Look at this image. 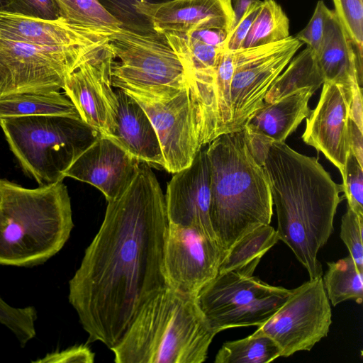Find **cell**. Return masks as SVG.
<instances>
[{
	"mask_svg": "<svg viewBox=\"0 0 363 363\" xmlns=\"http://www.w3.org/2000/svg\"><path fill=\"white\" fill-rule=\"evenodd\" d=\"M208 145L210 219L225 253L245 234L270 223L273 201L265 172L252 154L244 130L222 134Z\"/></svg>",
	"mask_w": 363,
	"mask_h": 363,
	"instance_id": "3",
	"label": "cell"
},
{
	"mask_svg": "<svg viewBox=\"0 0 363 363\" xmlns=\"http://www.w3.org/2000/svg\"><path fill=\"white\" fill-rule=\"evenodd\" d=\"M165 198L145 162L108 201L102 224L69 281V301L89 342L109 349L124 336L143 304L167 286Z\"/></svg>",
	"mask_w": 363,
	"mask_h": 363,
	"instance_id": "1",
	"label": "cell"
},
{
	"mask_svg": "<svg viewBox=\"0 0 363 363\" xmlns=\"http://www.w3.org/2000/svg\"><path fill=\"white\" fill-rule=\"evenodd\" d=\"M73 227L63 180L28 189L0 179V265L47 261L63 247Z\"/></svg>",
	"mask_w": 363,
	"mask_h": 363,
	"instance_id": "5",
	"label": "cell"
},
{
	"mask_svg": "<svg viewBox=\"0 0 363 363\" xmlns=\"http://www.w3.org/2000/svg\"><path fill=\"white\" fill-rule=\"evenodd\" d=\"M101 6L128 30L146 33L154 30L148 20L139 13L136 6L140 2L158 4L169 0H97Z\"/></svg>",
	"mask_w": 363,
	"mask_h": 363,
	"instance_id": "31",
	"label": "cell"
},
{
	"mask_svg": "<svg viewBox=\"0 0 363 363\" xmlns=\"http://www.w3.org/2000/svg\"><path fill=\"white\" fill-rule=\"evenodd\" d=\"M262 5V1L252 4L238 23L228 33L225 43V50H236L242 48L247 34L255 19Z\"/></svg>",
	"mask_w": 363,
	"mask_h": 363,
	"instance_id": "38",
	"label": "cell"
},
{
	"mask_svg": "<svg viewBox=\"0 0 363 363\" xmlns=\"http://www.w3.org/2000/svg\"><path fill=\"white\" fill-rule=\"evenodd\" d=\"M281 357V350L269 337L253 333L228 341L217 352L215 363H269Z\"/></svg>",
	"mask_w": 363,
	"mask_h": 363,
	"instance_id": "28",
	"label": "cell"
},
{
	"mask_svg": "<svg viewBox=\"0 0 363 363\" xmlns=\"http://www.w3.org/2000/svg\"><path fill=\"white\" fill-rule=\"evenodd\" d=\"M315 108L306 118L305 143L322 152L343 174L350 152L352 86L324 82Z\"/></svg>",
	"mask_w": 363,
	"mask_h": 363,
	"instance_id": "15",
	"label": "cell"
},
{
	"mask_svg": "<svg viewBox=\"0 0 363 363\" xmlns=\"http://www.w3.org/2000/svg\"><path fill=\"white\" fill-rule=\"evenodd\" d=\"M206 149L201 147L188 167L174 173L164 195L166 211L169 223L196 228L216 240L210 219V172Z\"/></svg>",
	"mask_w": 363,
	"mask_h": 363,
	"instance_id": "17",
	"label": "cell"
},
{
	"mask_svg": "<svg viewBox=\"0 0 363 363\" xmlns=\"http://www.w3.org/2000/svg\"><path fill=\"white\" fill-rule=\"evenodd\" d=\"M331 307L322 277L310 279L291 289L285 303L254 335L272 338L287 357L299 351H310L326 337L332 323Z\"/></svg>",
	"mask_w": 363,
	"mask_h": 363,
	"instance_id": "10",
	"label": "cell"
},
{
	"mask_svg": "<svg viewBox=\"0 0 363 363\" xmlns=\"http://www.w3.org/2000/svg\"><path fill=\"white\" fill-rule=\"evenodd\" d=\"M259 0H233V20L231 29L238 23L247 9Z\"/></svg>",
	"mask_w": 363,
	"mask_h": 363,
	"instance_id": "40",
	"label": "cell"
},
{
	"mask_svg": "<svg viewBox=\"0 0 363 363\" xmlns=\"http://www.w3.org/2000/svg\"><path fill=\"white\" fill-rule=\"evenodd\" d=\"M317 89L309 86L262 106L246 123L245 131L269 142H284L311 113L308 101Z\"/></svg>",
	"mask_w": 363,
	"mask_h": 363,
	"instance_id": "21",
	"label": "cell"
},
{
	"mask_svg": "<svg viewBox=\"0 0 363 363\" xmlns=\"http://www.w3.org/2000/svg\"><path fill=\"white\" fill-rule=\"evenodd\" d=\"M324 83L315 52L308 47L294 57L274 80L263 103L276 101L300 89L312 86L318 89Z\"/></svg>",
	"mask_w": 363,
	"mask_h": 363,
	"instance_id": "26",
	"label": "cell"
},
{
	"mask_svg": "<svg viewBox=\"0 0 363 363\" xmlns=\"http://www.w3.org/2000/svg\"><path fill=\"white\" fill-rule=\"evenodd\" d=\"M32 116L80 118L71 101L59 91L18 93L0 96V118Z\"/></svg>",
	"mask_w": 363,
	"mask_h": 363,
	"instance_id": "24",
	"label": "cell"
},
{
	"mask_svg": "<svg viewBox=\"0 0 363 363\" xmlns=\"http://www.w3.org/2000/svg\"><path fill=\"white\" fill-rule=\"evenodd\" d=\"M60 16L79 26L114 33L121 23L109 14L97 0H53Z\"/></svg>",
	"mask_w": 363,
	"mask_h": 363,
	"instance_id": "30",
	"label": "cell"
},
{
	"mask_svg": "<svg viewBox=\"0 0 363 363\" xmlns=\"http://www.w3.org/2000/svg\"><path fill=\"white\" fill-rule=\"evenodd\" d=\"M252 154L268 179L277 218V233L306 269L310 279L323 277L318 252L333 232L343 198L316 157L302 155L284 142H255Z\"/></svg>",
	"mask_w": 363,
	"mask_h": 363,
	"instance_id": "2",
	"label": "cell"
},
{
	"mask_svg": "<svg viewBox=\"0 0 363 363\" xmlns=\"http://www.w3.org/2000/svg\"><path fill=\"white\" fill-rule=\"evenodd\" d=\"M289 20L274 0H263L241 48L276 43L289 38Z\"/></svg>",
	"mask_w": 363,
	"mask_h": 363,
	"instance_id": "29",
	"label": "cell"
},
{
	"mask_svg": "<svg viewBox=\"0 0 363 363\" xmlns=\"http://www.w3.org/2000/svg\"><path fill=\"white\" fill-rule=\"evenodd\" d=\"M342 177V191L347 199V207L363 216V166L359 164L351 150Z\"/></svg>",
	"mask_w": 363,
	"mask_h": 363,
	"instance_id": "34",
	"label": "cell"
},
{
	"mask_svg": "<svg viewBox=\"0 0 363 363\" xmlns=\"http://www.w3.org/2000/svg\"><path fill=\"white\" fill-rule=\"evenodd\" d=\"M116 128L111 138L133 157L152 165L164 166L156 131L144 109L125 91L117 89Z\"/></svg>",
	"mask_w": 363,
	"mask_h": 363,
	"instance_id": "20",
	"label": "cell"
},
{
	"mask_svg": "<svg viewBox=\"0 0 363 363\" xmlns=\"http://www.w3.org/2000/svg\"><path fill=\"white\" fill-rule=\"evenodd\" d=\"M324 82L352 86L362 84V63L335 12L327 22L318 52L315 54Z\"/></svg>",
	"mask_w": 363,
	"mask_h": 363,
	"instance_id": "23",
	"label": "cell"
},
{
	"mask_svg": "<svg viewBox=\"0 0 363 363\" xmlns=\"http://www.w3.org/2000/svg\"><path fill=\"white\" fill-rule=\"evenodd\" d=\"M302 44L290 35L276 43L235 50V70L230 86L229 133L243 130Z\"/></svg>",
	"mask_w": 363,
	"mask_h": 363,
	"instance_id": "11",
	"label": "cell"
},
{
	"mask_svg": "<svg viewBox=\"0 0 363 363\" xmlns=\"http://www.w3.org/2000/svg\"><path fill=\"white\" fill-rule=\"evenodd\" d=\"M362 233L363 216L347 207L342 217L340 236L361 272H363Z\"/></svg>",
	"mask_w": 363,
	"mask_h": 363,
	"instance_id": "35",
	"label": "cell"
},
{
	"mask_svg": "<svg viewBox=\"0 0 363 363\" xmlns=\"http://www.w3.org/2000/svg\"><path fill=\"white\" fill-rule=\"evenodd\" d=\"M94 361V353L84 345L69 347L62 351H57L46 354L42 359L34 362L37 363H92Z\"/></svg>",
	"mask_w": 363,
	"mask_h": 363,
	"instance_id": "39",
	"label": "cell"
},
{
	"mask_svg": "<svg viewBox=\"0 0 363 363\" xmlns=\"http://www.w3.org/2000/svg\"><path fill=\"white\" fill-rule=\"evenodd\" d=\"M335 13L362 63L363 0H333Z\"/></svg>",
	"mask_w": 363,
	"mask_h": 363,
	"instance_id": "32",
	"label": "cell"
},
{
	"mask_svg": "<svg viewBox=\"0 0 363 363\" xmlns=\"http://www.w3.org/2000/svg\"><path fill=\"white\" fill-rule=\"evenodd\" d=\"M328 269L322 277L328 299L333 306L352 299L360 304L363 300V272L349 255L336 262H327Z\"/></svg>",
	"mask_w": 363,
	"mask_h": 363,
	"instance_id": "27",
	"label": "cell"
},
{
	"mask_svg": "<svg viewBox=\"0 0 363 363\" xmlns=\"http://www.w3.org/2000/svg\"><path fill=\"white\" fill-rule=\"evenodd\" d=\"M136 9L148 20L153 30L161 34L184 32L198 25L213 26L230 33L233 20L232 0L140 2Z\"/></svg>",
	"mask_w": 363,
	"mask_h": 363,
	"instance_id": "19",
	"label": "cell"
},
{
	"mask_svg": "<svg viewBox=\"0 0 363 363\" xmlns=\"http://www.w3.org/2000/svg\"><path fill=\"white\" fill-rule=\"evenodd\" d=\"M138 161L111 138L100 135L65 172L64 177L95 186L108 202L128 185Z\"/></svg>",
	"mask_w": 363,
	"mask_h": 363,
	"instance_id": "18",
	"label": "cell"
},
{
	"mask_svg": "<svg viewBox=\"0 0 363 363\" xmlns=\"http://www.w3.org/2000/svg\"><path fill=\"white\" fill-rule=\"evenodd\" d=\"M9 147L24 173L39 186L65 178V172L101 134L81 118L32 116L0 118Z\"/></svg>",
	"mask_w": 363,
	"mask_h": 363,
	"instance_id": "6",
	"label": "cell"
},
{
	"mask_svg": "<svg viewBox=\"0 0 363 363\" xmlns=\"http://www.w3.org/2000/svg\"><path fill=\"white\" fill-rule=\"evenodd\" d=\"M291 289L270 285L238 270L218 273L196 300L216 333L265 323L287 300Z\"/></svg>",
	"mask_w": 363,
	"mask_h": 363,
	"instance_id": "8",
	"label": "cell"
},
{
	"mask_svg": "<svg viewBox=\"0 0 363 363\" xmlns=\"http://www.w3.org/2000/svg\"><path fill=\"white\" fill-rule=\"evenodd\" d=\"M333 12L323 0L318 1L308 23L296 36L299 41L307 44L315 54L320 48L327 22Z\"/></svg>",
	"mask_w": 363,
	"mask_h": 363,
	"instance_id": "36",
	"label": "cell"
},
{
	"mask_svg": "<svg viewBox=\"0 0 363 363\" xmlns=\"http://www.w3.org/2000/svg\"><path fill=\"white\" fill-rule=\"evenodd\" d=\"M112 33L71 23L62 17L43 19L0 11V38L38 46L98 53Z\"/></svg>",
	"mask_w": 363,
	"mask_h": 363,
	"instance_id": "16",
	"label": "cell"
},
{
	"mask_svg": "<svg viewBox=\"0 0 363 363\" xmlns=\"http://www.w3.org/2000/svg\"><path fill=\"white\" fill-rule=\"evenodd\" d=\"M228 32L208 25H198L184 32L163 34L179 59L188 84L208 74L225 50Z\"/></svg>",
	"mask_w": 363,
	"mask_h": 363,
	"instance_id": "22",
	"label": "cell"
},
{
	"mask_svg": "<svg viewBox=\"0 0 363 363\" xmlns=\"http://www.w3.org/2000/svg\"><path fill=\"white\" fill-rule=\"evenodd\" d=\"M216 335L196 297L166 286L143 304L111 350L116 363H202Z\"/></svg>",
	"mask_w": 363,
	"mask_h": 363,
	"instance_id": "4",
	"label": "cell"
},
{
	"mask_svg": "<svg viewBox=\"0 0 363 363\" xmlns=\"http://www.w3.org/2000/svg\"><path fill=\"white\" fill-rule=\"evenodd\" d=\"M3 11L43 19L60 17L53 0H4Z\"/></svg>",
	"mask_w": 363,
	"mask_h": 363,
	"instance_id": "37",
	"label": "cell"
},
{
	"mask_svg": "<svg viewBox=\"0 0 363 363\" xmlns=\"http://www.w3.org/2000/svg\"><path fill=\"white\" fill-rule=\"evenodd\" d=\"M108 46L119 59L111 65L114 88L164 98L189 87L184 69L163 34L121 28L111 35Z\"/></svg>",
	"mask_w": 363,
	"mask_h": 363,
	"instance_id": "7",
	"label": "cell"
},
{
	"mask_svg": "<svg viewBox=\"0 0 363 363\" xmlns=\"http://www.w3.org/2000/svg\"><path fill=\"white\" fill-rule=\"evenodd\" d=\"M135 99L148 116L162 152L163 168L175 173L193 161L199 146L189 87L172 97L159 98L133 89H121Z\"/></svg>",
	"mask_w": 363,
	"mask_h": 363,
	"instance_id": "13",
	"label": "cell"
},
{
	"mask_svg": "<svg viewBox=\"0 0 363 363\" xmlns=\"http://www.w3.org/2000/svg\"><path fill=\"white\" fill-rule=\"evenodd\" d=\"M36 318L33 307H14L0 297V323L13 333L21 345L35 337Z\"/></svg>",
	"mask_w": 363,
	"mask_h": 363,
	"instance_id": "33",
	"label": "cell"
},
{
	"mask_svg": "<svg viewBox=\"0 0 363 363\" xmlns=\"http://www.w3.org/2000/svg\"><path fill=\"white\" fill-rule=\"evenodd\" d=\"M114 60L107 45L95 57L71 72L62 89L80 118L108 138H111L115 130L118 104L111 82Z\"/></svg>",
	"mask_w": 363,
	"mask_h": 363,
	"instance_id": "14",
	"label": "cell"
},
{
	"mask_svg": "<svg viewBox=\"0 0 363 363\" xmlns=\"http://www.w3.org/2000/svg\"><path fill=\"white\" fill-rule=\"evenodd\" d=\"M98 53L51 48L0 38V96L59 91L71 72Z\"/></svg>",
	"mask_w": 363,
	"mask_h": 363,
	"instance_id": "9",
	"label": "cell"
},
{
	"mask_svg": "<svg viewBox=\"0 0 363 363\" xmlns=\"http://www.w3.org/2000/svg\"><path fill=\"white\" fill-rule=\"evenodd\" d=\"M225 254L216 240L197 229L169 223L164 252L167 286L196 297L217 276Z\"/></svg>",
	"mask_w": 363,
	"mask_h": 363,
	"instance_id": "12",
	"label": "cell"
},
{
	"mask_svg": "<svg viewBox=\"0 0 363 363\" xmlns=\"http://www.w3.org/2000/svg\"><path fill=\"white\" fill-rule=\"evenodd\" d=\"M4 7V0H0V11H3Z\"/></svg>",
	"mask_w": 363,
	"mask_h": 363,
	"instance_id": "41",
	"label": "cell"
},
{
	"mask_svg": "<svg viewBox=\"0 0 363 363\" xmlns=\"http://www.w3.org/2000/svg\"><path fill=\"white\" fill-rule=\"evenodd\" d=\"M279 240L277 230L269 224L257 226L229 248L221 261L218 273L238 270L252 275L262 257Z\"/></svg>",
	"mask_w": 363,
	"mask_h": 363,
	"instance_id": "25",
	"label": "cell"
}]
</instances>
